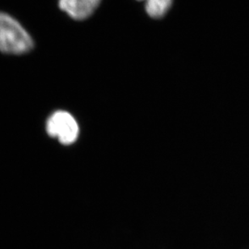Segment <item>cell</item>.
Returning a JSON list of instances; mask_svg holds the SVG:
<instances>
[{
	"mask_svg": "<svg viewBox=\"0 0 249 249\" xmlns=\"http://www.w3.org/2000/svg\"><path fill=\"white\" fill-rule=\"evenodd\" d=\"M47 132L62 144H71L79 135V125L73 116L65 111L53 113L47 122Z\"/></svg>",
	"mask_w": 249,
	"mask_h": 249,
	"instance_id": "cell-2",
	"label": "cell"
},
{
	"mask_svg": "<svg viewBox=\"0 0 249 249\" xmlns=\"http://www.w3.org/2000/svg\"><path fill=\"white\" fill-rule=\"evenodd\" d=\"M172 2L173 0H146V12L152 18H160L170 8Z\"/></svg>",
	"mask_w": 249,
	"mask_h": 249,
	"instance_id": "cell-4",
	"label": "cell"
},
{
	"mask_svg": "<svg viewBox=\"0 0 249 249\" xmlns=\"http://www.w3.org/2000/svg\"><path fill=\"white\" fill-rule=\"evenodd\" d=\"M100 2L101 0H59L58 5L72 19L82 20L93 13Z\"/></svg>",
	"mask_w": 249,
	"mask_h": 249,
	"instance_id": "cell-3",
	"label": "cell"
},
{
	"mask_svg": "<svg viewBox=\"0 0 249 249\" xmlns=\"http://www.w3.org/2000/svg\"><path fill=\"white\" fill-rule=\"evenodd\" d=\"M34 48V39L21 23L12 15L0 12V52L22 55Z\"/></svg>",
	"mask_w": 249,
	"mask_h": 249,
	"instance_id": "cell-1",
	"label": "cell"
}]
</instances>
